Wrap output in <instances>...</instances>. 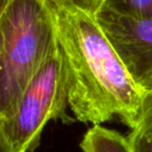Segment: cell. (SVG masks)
Listing matches in <instances>:
<instances>
[{"label": "cell", "mask_w": 152, "mask_h": 152, "mask_svg": "<svg viewBox=\"0 0 152 152\" xmlns=\"http://www.w3.org/2000/svg\"><path fill=\"white\" fill-rule=\"evenodd\" d=\"M51 5L67 67L69 107L75 120L100 125L118 116L132 129L141 116L144 93L94 15L74 7Z\"/></svg>", "instance_id": "cell-1"}, {"label": "cell", "mask_w": 152, "mask_h": 152, "mask_svg": "<svg viewBox=\"0 0 152 152\" xmlns=\"http://www.w3.org/2000/svg\"><path fill=\"white\" fill-rule=\"evenodd\" d=\"M56 41L49 0H0V123Z\"/></svg>", "instance_id": "cell-2"}, {"label": "cell", "mask_w": 152, "mask_h": 152, "mask_svg": "<svg viewBox=\"0 0 152 152\" xmlns=\"http://www.w3.org/2000/svg\"><path fill=\"white\" fill-rule=\"evenodd\" d=\"M68 74L58 41L22 91L10 117L0 123L14 152H34L50 120L72 123L67 114Z\"/></svg>", "instance_id": "cell-3"}, {"label": "cell", "mask_w": 152, "mask_h": 152, "mask_svg": "<svg viewBox=\"0 0 152 152\" xmlns=\"http://www.w3.org/2000/svg\"><path fill=\"white\" fill-rule=\"evenodd\" d=\"M98 25L144 95L152 92V18L121 15L98 7Z\"/></svg>", "instance_id": "cell-4"}, {"label": "cell", "mask_w": 152, "mask_h": 152, "mask_svg": "<svg viewBox=\"0 0 152 152\" xmlns=\"http://www.w3.org/2000/svg\"><path fill=\"white\" fill-rule=\"evenodd\" d=\"M80 148L83 152H132L127 137L100 125L86 132Z\"/></svg>", "instance_id": "cell-5"}, {"label": "cell", "mask_w": 152, "mask_h": 152, "mask_svg": "<svg viewBox=\"0 0 152 152\" xmlns=\"http://www.w3.org/2000/svg\"><path fill=\"white\" fill-rule=\"evenodd\" d=\"M99 7L137 18H152V0H101Z\"/></svg>", "instance_id": "cell-6"}, {"label": "cell", "mask_w": 152, "mask_h": 152, "mask_svg": "<svg viewBox=\"0 0 152 152\" xmlns=\"http://www.w3.org/2000/svg\"><path fill=\"white\" fill-rule=\"evenodd\" d=\"M127 140L132 152H152V127L132 128Z\"/></svg>", "instance_id": "cell-7"}, {"label": "cell", "mask_w": 152, "mask_h": 152, "mask_svg": "<svg viewBox=\"0 0 152 152\" xmlns=\"http://www.w3.org/2000/svg\"><path fill=\"white\" fill-rule=\"evenodd\" d=\"M49 1L54 4L77 7V9H80L88 13L93 14V15L101 3V0H49Z\"/></svg>", "instance_id": "cell-8"}, {"label": "cell", "mask_w": 152, "mask_h": 152, "mask_svg": "<svg viewBox=\"0 0 152 152\" xmlns=\"http://www.w3.org/2000/svg\"><path fill=\"white\" fill-rule=\"evenodd\" d=\"M135 127L137 128L152 127V92L144 95L141 116H140L139 122L135 125Z\"/></svg>", "instance_id": "cell-9"}, {"label": "cell", "mask_w": 152, "mask_h": 152, "mask_svg": "<svg viewBox=\"0 0 152 152\" xmlns=\"http://www.w3.org/2000/svg\"><path fill=\"white\" fill-rule=\"evenodd\" d=\"M0 152H14L11 143L7 140L1 125H0Z\"/></svg>", "instance_id": "cell-10"}]
</instances>
